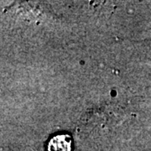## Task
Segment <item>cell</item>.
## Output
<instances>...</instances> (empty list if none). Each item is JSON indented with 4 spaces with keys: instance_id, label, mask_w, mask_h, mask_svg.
Returning <instances> with one entry per match:
<instances>
[{
    "instance_id": "6da1fadb",
    "label": "cell",
    "mask_w": 151,
    "mask_h": 151,
    "mask_svg": "<svg viewBox=\"0 0 151 151\" xmlns=\"http://www.w3.org/2000/svg\"><path fill=\"white\" fill-rule=\"evenodd\" d=\"M47 149L48 151H71V139L67 134L56 135L49 141Z\"/></svg>"
}]
</instances>
